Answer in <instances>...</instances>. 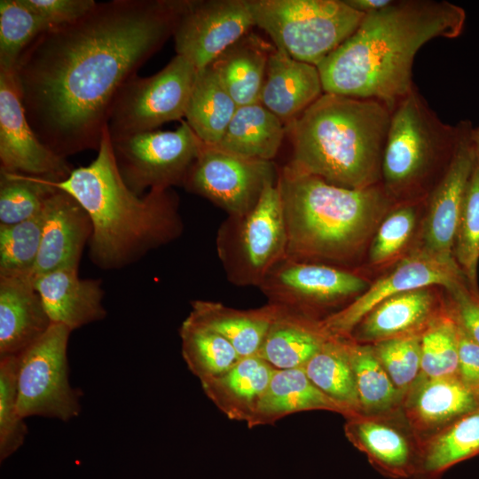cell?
Returning <instances> with one entry per match:
<instances>
[{
  "label": "cell",
  "instance_id": "1",
  "mask_svg": "<svg viewBox=\"0 0 479 479\" xmlns=\"http://www.w3.org/2000/svg\"><path fill=\"white\" fill-rule=\"evenodd\" d=\"M186 3H97L79 20L35 39L14 73L40 141L65 159L98 151L119 90L173 35Z\"/></svg>",
  "mask_w": 479,
  "mask_h": 479
},
{
  "label": "cell",
  "instance_id": "2",
  "mask_svg": "<svg viewBox=\"0 0 479 479\" xmlns=\"http://www.w3.org/2000/svg\"><path fill=\"white\" fill-rule=\"evenodd\" d=\"M465 21V10L448 1L394 0L365 15L317 66L324 93L375 99L393 109L414 87L418 51L434 38L458 37Z\"/></svg>",
  "mask_w": 479,
  "mask_h": 479
},
{
  "label": "cell",
  "instance_id": "3",
  "mask_svg": "<svg viewBox=\"0 0 479 479\" xmlns=\"http://www.w3.org/2000/svg\"><path fill=\"white\" fill-rule=\"evenodd\" d=\"M51 184L72 195L89 215L90 256L101 269L131 264L183 233L179 200L172 188L137 195L127 186L106 126L94 161Z\"/></svg>",
  "mask_w": 479,
  "mask_h": 479
},
{
  "label": "cell",
  "instance_id": "4",
  "mask_svg": "<svg viewBox=\"0 0 479 479\" xmlns=\"http://www.w3.org/2000/svg\"><path fill=\"white\" fill-rule=\"evenodd\" d=\"M391 111L375 99L323 93L286 126L288 164L345 188L379 185Z\"/></svg>",
  "mask_w": 479,
  "mask_h": 479
},
{
  "label": "cell",
  "instance_id": "5",
  "mask_svg": "<svg viewBox=\"0 0 479 479\" xmlns=\"http://www.w3.org/2000/svg\"><path fill=\"white\" fill-rule=\"evenodd\" d=\"M287 257L340 264L352 260L381 223L390 198L381 185L350 189L297 170L279 169Z\"/></svg>",
  "mask_w": 479,
  "mask_h": 479
},
{
  "label": "cell",
  "instance_id": "6",
  "mask_svg": "<svg viewBox=\"0 0 479 479\" xmlns=\"http://www.w3.org/2000/svg\"><path fill=\"white\" fill-rule=\"evenodd\" d=\"M459 135V123L444 122L414 86L391 111L381 167L388 196L420 190L438 165L447 168Z\"/></svg>",
  "mask_w": 479,
  "mask_h": 479
},
{
  "label": "cell",
  "instance_id": "7",
  "mask_svg": "<svg viewBox=\"0 0 479 479\" xmlns=\"http://www.w3.org/2000/svg\"><path fill=\"white\" fill-rule=\"evenodd\" d=\"M255 26L275 48L318 66L357 28L364 14L344 0H250Z\"/></svg>",
  "mask_w": 479,
  "mask_h": 479
},
{
  "label": "cell",
  "instance_id": "8",
  "mask_svg": "<svg viewBox=\"0 0 479 479\" xmlns=\"http://www.w3.org/2000/svg\"><path fill=\"white\" fill-rule=\"evenodd\" d=\"M216 252L233 285L258 287L287 257V231L278 181L269 183L247 213L228 217L217 230Z\"/></svg>",
  "mask_w": 479,
  "mask_h": 479
},
{
  "label": "cell",
  "instance_id": "9",
  "mask_svg": "<svg viewBox=\"0 0 479 479\" xmlns=\"http://www.w3.org/2000/svg\"><path fill=\"white\" fill-rule=\"evenodd\" d=\"M196 75L197 68L189 59L176 55L158 73L130 78L119 90L108 114L111 139L154 130L185 117Z\"/></svg>",
  "mask_w": 479,
  "mask_h": 479
},
{
  "label": "cell",
  "instance_id": "10",
  "mask_svg": "<svg viewBox=\"0 0 479 479\" xmlns=\"http://www.w3.org/2000/svg\"><path fill=\"white\" fill-rule=\"evenodd\" d=\"M71 330L52 324L18 355L17 408L23 418L41 416L68 421L79 415L81 392L69 382L67 344Z\"/></svg>",
  "mask_w": 479,
  "mask_h": 479
},
{
  "label": "cell",
  "instance_id": "11",
  "mask_svg": "<svg viewBox=\"0 0 479 479\" xmlns=\"http://www.w3.org/2000/svg\"><path fill=\"white\" fill-rule=\"evenodd\" d=\"M111 141L121 176L137 195L183 185L204 145L186 121L174 130H154Z\"/></svg>",
  "mask_w": 479,
  "mask_h": 479
},
{
  "label": "cell",
  "instance_id": "12",
  "mask_svg": "<svg viewBox=\"0 0 479 479\" xmlns=\"http://www.w3.org/2000/svg\"><path fill=\"white\" fill-rule=\"evenodd\" d=\"M273 161L232 154L204 144L183 186L222 208L230 216L250 211L265 186L279 178Z\"/></svg>",
  "mask_w": 479,
  "mask_h": 479
},
{
  "label": "cell",
  "instance_id": "13",
  "mask_svg": "<svg viewBox=\"0 0 479 479\" xmlns=\"http://www.w3.org/2000/svg\"><path fill=\"white\" fill-rule=\"evenodd\" d=\"M258 288L268 302L313 318L311 313L317 309L358 296L367 283L335 265L285 257L270 270Z\"/></svg>",
  "mask_w": 479,
  "mask_h": 479
},
{
  "label": "cell",
  "instance_id": "14",
  "mask_svg": "<svg viewBox=\"0 0 479 479\" xmlns=\"http://www.w3.org/2000/svg\"><path fill=\"white\" fill-rule=\"evenodd\" d=\"M253 27L250 0H187L173 32L175 50L199 70Z\"/></svg>",
  "mask_w": 479,
  "mask_h": 479
},
{
  "label": "cell",
  "instance_id": "15",
  "mask_svg": "<svg viewBox=\"0 0 479 479\" xmlns=\"http://www.w3.org/2000/svg\"><path fill=\"white\" fill-rule=\"evenodd\" d=\"M467 279L455 261H445L419 249L400 261L343 309L322 318L321 325L330 336L349 338L358 322L389 297L436 285L449 291Z\"/></svg>",
  "mask_w": 479,
  "mask_h": 479
},
{
  "label": "cell",
  "instance_id": "16",
  "mask_svg": "<svg viewBox=\"0 0 479 479\" xmlns=\"http://www.w3.org/2000/svg\"><path fill=\"white\" fill-rule=\"evenodd\" d=\"M74 168L33 131L18 90L15 73L0 70V171L65 180Z\"/></svg>",
  "mask_w": 479,
  "mask_h": 479
},
{
  "label": "cell",
  "instance_id": "17",
  "mask_svg": "<svg viewBox=\"0 0 479 479\" xmlns=\"http://www.w3.org/2000/svg\"><path fill=\"white\" fill-rule=\"evenodd\" d=\"M459 126V135L454 154L429 194L420 248L445 261H455L453 250L458 224L467 185L477 157L471 138L473 126L468 121H461Z\"/></svg>",
  "mask_w": 479,
  "mask_h": 479
},
{
  "label": "cell",
  "instance_id": "18",
  "mask_svg": "<svg viewBox=\"0 0 479 479\" xmlns=\"http://www.w3.org/2000/svg\"><path fill=\"white\" fill-rule=\"evenodd\" d=\"M356 415L347 418L349 441L365 454L373 467L395 479L413 477L420 467V445L403 417Z\"/></svg>",
  "mask_w": 479,
  "mask_h": 479
},
{
  "label": "cell",
  "instance_id": "19",
  "mask_svg": "<svg viewBox=\"0 0 479 479\" xmlns=\"http://www.w3.org/2000/svg\"><path fill=\"white\" fill-rule=\"evenodd\" d=\"M479 407V392L456 376L419 378L405 395L401 415L418 443Z\"/></svg>",
  "mask_w": 479,
  "mask_h": 479
},
{
  "label": "cell",
  "instance_id": "20",
  "mask_svg": "<svg viewBox=\"0 0 479 479\" xmlns=\"http://www.w3.org/2000/svg\"><path fill=\"white\" fill-rule=\"evenodd\" d=\"M92 233L90 218L69 193L57 188L44 205V222L34 277L77 267Z\"/></svg>",
  "mask_w": 479,
  "mask_h": 479
},
{
  "label": "cell",
  "instance_id": "21",
  "mask_svg": "<svg viewBox=\"0 0 479 479\" xmlns=\"http://www.w3.org/2000/svg\"><path fill=\"white\" fill-rule=\"evenodd\" d=\"M31 273L0 274V358L18 356L52 325Z\"/></svg>",
  "mask_w": 479,
  "mask_h": 479
},
{
  "label": "cell",
  "instance_id": "22",
  "mask_svg": "<svg viewBox=\"0 0 479 479\" xmlns=\"http://www.w3.org/2000/svg\"><path fill=\"white\" fill-rule=\"evenodd\" d=\"M35 287L52 324L71 331L103 319L104 291L98 279H80L77 267H65L35 277Z\"/></svg>",
  "mask_w": 479,
  "mask_h": 479
},
{
  "label": "cell",
  "instance_id": "23",
  "mask_svg": "<svg viewBox=\"0 0 479 479\" xmlns=\"http://www.w3.org/2000/svg\"><path fill=\"white\" fill-rule=\"evenodd\" d=\"M324 93L316 66L274 48L270 54L258 102L287 126Z\"/></svg>",
  "mask_w": 479,
  "mask_h": 479
},
{
  "label": "cell",
  "instance_id": "24",
  "mask_svg": "<svg viewBox=\"0 0 479 479\" xmlns=\"http://www.w3.org/2000/svg\"><path fill=\"white\" fill-rule=\"evenodd\" d=\"M442 306L429 287L404 292L373 307L349 338L362 344L420 334Z\"/></svg>",
  "mask_w": 479,
  "mask_h": 479
},
{
  "label": "cell",
  "instance_id": "25",
  "mask_svg": "<svg viewBox=\"0 0 479 479\" xmlns=\"http://www.w3.org/2000/svg\"><path fill=\"white\" fill-rule=\"evenodd\" d=\"M274 370L267 361L255 355L241 357L224 373L200 383L207 397L227 418L247 422Z\"/></svg>",
  "mask_w": 479,
  "mask_h": 479
},
{
  "label": "cell",
  "instance_id": "26",
  "mask_svg": "<svg viewBox=\"0 0 479 479\" xmlns=\"http://www.w3.org/2000/svg\"><path fill=\"white\" fill-rule=\"evenodd\" d=\"M320 320L279 306L256 355L275 369L302 368L330 337Z\"/></svg>",
  "mask_w": 479,
  "mask_h": 479
},
{
  "label": "cell",
  "instance_id": "27",
  "mask_svg": "<svg viewBox=\"0 0 479 479\" xmlns=\"http://www.w3.org/2000/svg\"><path fill=\"white\" fill-rule=\"evenodd\" d=\"M274 48L250 31L209 65L238 106L258 102L268 59Z\"/></svg>",
  "mask_w": 479,
  "mask_h": 479
},
{
  "label": "cell",
  "instance_id": "28",
  "mask_svg": "<svg viewBox=\"0 0 479 479\" xmlns=\"http://www.w3.org/2000/svg\"><path fill=\"white\" fill-rule=\"evenodd\" d=\"M313 410L330 411L346 416L338 404L310 381L302 368L275 369L247 425L248 428L270 425L287 415Z\"/></svg>",
  "mask_w": 479,
  "mask_h": 479
},
{
  "label": "cell",
  "instance_id": "29",
  "mask_svg": "<svg viewBox=\"0 0 479 479\" xmlns=\"http://www.w3.org/2000/svg\"><path fill=\"white\" fill-rule=\"evenodd\" d=\"M188 316L224 336L241 357L255 356L279 306L268 302L251 310H238L221 302L195 300Z\"/></svg>",
  "mask_w": 479,
  "mask_h": 479
},
{
  "label": "cell",
  "instance_id": "30",
  "mask_svg": "<svg viewBox=\"0 0 479 479\" xmlns=\"http://www.w3.org/2000/svg\"><path fill=\"white\" fill-rule=\"evenodd\" d=\"M286 132V125L279 117L260 102H255L238 106L215 147L245 158L272 161Z\"/></svg>",
  "mask_w": 479,
  "mask_h": 479
},
{
  "label": "cell",
  "instance_id": "31",
  "mask_svg": "<svg viewBox=\"0 0 479 479\" xmlns=\"http://www.w3.org/2000/svg\"><path fill=\"white\" fill-rule=\"evenodd\" d=\"M238 106L209 66L197 70L185 119L205 145L220 142Z\"/></svg>",
  "mask_w": 479,
  "mask_h": 479
},
{
  "label": "cell",
  "instance_id": "32",
  "mask_svg": "<svg viewBox=\"0 0 479 479\" xmlns=\"http://www.w3.org/2000/svg\"><path fill=\"white\" fill-rule=\"evenodd\" d=\"M348 341L330 336L302 367L310 381L345 411L346 419L361 415Z\"/></svg>",
  "mask_w": 479,
  "mask_h": 479
},
{
  "label": "cell",
  "instance_id": "33",
  "mask_svg": "<svg viewBox=\"0 0 479 479\" xmlns=\"http://www.w3.org/2000/svg\"><path fill=\"white\" fill-rule=\"evenodd\" d=\"M417 475L438 479L451 467L479 455V407L420 444Z\"/></svg>",
  "mask_w": 479,
  "mask_h": 479
},
{
  "label": "cell",
  "instance_id": "34",
  "mask_svg": "<svg viewBox=\"0 0 479 479\" xmlns=\"http://www.w3.org/2000/svg\"><path fill=\"white\" fill-rule=\"evenodd\" d=\"M361 415L394 416L401 412L404 396L376 357L371 344L348 341Z\"/></svg>",
  "mask_w": 479,
  "mask_h": 479
},
{
  "label": "cell",
  "instance_id": "35",
  "mask_svg": "<svg viewBox=\"0 0 479 479\" xmlns=\"http://www.w3.org/2000/svg\"><path fill=\"white\" fill-rule=\"evenodd\" d=\"M179 335L183 358L200 382L224 373L241 358L224 336L190 316L183 321Z\"/></svg>",
  "mask_w": 479,
  "mask_h": 479
},
{
  "label": "cell",
  "instance_id": "36",
  "mask_svg": "<svg viewBox=\"0 0 479 479\" xmlns=\"http://www.w3.org/2000/svg\"><path fill=\"white\" fill-rule=\"evenodd\" d=\"M420 375L430 379L458 376L459 327L446 305L420 335Z\"/></svg>",
  "mask_w": 479,
  "mask_h": 479
},
{
  "label": "cell",
  "instance_id": "37",
  "mask_svg": "<svg viewBox=\"0 0 479 479\" xmlns=\"http://www.w3.org/2000/svg\"><path fill=\"white\" fill-rule=\"evenodd\" d=\"M56 190L51 180L0 171V225H11L33 217Z\"/></svg>",
  "mask_w": 479,
  "mask_h": 479
},
{
  "label": "cell",
  "instance_id": "38",
  "mask_svg": "<svg viewBox=\"0 0 479 479\" xmlns=\"http://www.w3.org/2000/svg\"><path fill=\"white\" fill-rule=\"evenodd\" d=\"M48 29L46 23L21 0H1L0 70L14 72L24 51Z\"/></svg>",
  "mask_w": 479,
  "mask_h": 479
},
{
  "label": "cell",
  "instance_id": "39",
  "mask_svg": "<svg viewBox=\"0 0 479 479\" xmlns=\"http://www.w3.org/2000/svg\"><path fill=\"white\" fill-rule=\"evenodd\" d=\"M43 222L44 207L29 219L0 225V274H33Z\"/></svg>",
  "mask_w": 479,
  "mask_h": 479
},
{
  "label": "cell",
  "instance_id": "40",
  "mask_svg": "<svg viewBox=\"0 0 479 479\" xmlns=\"http://www.w3.org/2000/svg\"><path fill=\"white\" fill-rule=\"evenodd\" d=\"M453 254L467 281L473 288L475 287L479 262L478 153L465 192Z\"/></svg>",
  "mask_w": 479,
  "mask_h": 479
},
{
  "label": "cell",
  "instance_id": "41",
  "mask_svg": "<svg viewBox=\"0 0 479 479\" xmlns=\"http://www.w3.org/2000/svg\"><path fill=\"white\" fill-rule=\"evenodd\" d=\"M18 356L0 358V460L23 444L27 428L17 408Z\"/></svg>",
  "mask_w": 479,
  "mask_h": 479
},
{
  "label": "cell",
  "instance_id": "42",
  "mask_svg": "<svg viewBox=\"0 0 479 479\" xmlns=\"http://www.w3.org/2000/svg\"><path fill=\"white\" fill-rule=\"evenodd\" d=\"M420 335L401 336L371 344L379 362L404 398L420 375Z\"/></svg>",
  "mask_w": 479,
  "mask_h": 479
},
{
  "label": "cell",
  "instance_id": "43",
  "mask_svg": "<svg viewBox=\"0 0 479 479\" xmlns=\"http://www.w3.org/2000/svg\"><path fill=\"white\" fill-rule=\"evenodd\" d=\"M416 209L403 205L393 209L379 224L372 240L369 258L373 264H381L395 257L407 244L415 226Z\"/></svg>",
  "mask_w": 479,
  "mask_h": 479
},
{
  "label": "cell",
  "instance_id": "44",
  "mask_svg": "<svg viewBox=\"0 0 479 479\" xmlns=\"http://www.w3.org/2000/svg\"><path fill=\"white\" fill-rule=\"evenodd\" d=\"M49 27L54 28L72 23L88 13L94 0H21Z\"/></svg>",
  "mask_w": 479,
  "mask_h": 479
},
{
  "label": "cell",
  "instance_id": "45",
  "mask_svg": "<svg viewBox=\"0 0 479 479\" xmlns=\"http://www.w3.org/2000/svg\"><path fill=\"white\" fill-rule=\"evenodd\" d=\"M448 292V310L458 326L479 344V294L474 288H467L465 281Z\"/></svg>",
  "mask_w": 479,
  "mask_h": 479
},
{
  "label": "cell",
  "instance_id": "46",
  "mask_svg": "<svg viewBox=\"0 0 479 479\" xmlns=\"http://www.w3.org/2000/svg\"><path fill=\"white\" fill-rule=\"evenodd\" d=\"M458 377L468 388L479 392V344L459 327Z\"/></svg>",
  "mask_w": 479,
  "mask_h": 479
},
{
  "label": "cell",
  "instance_id": "47",
  "mask_svg": "<svg viewBox=\"0 0 479 479\" xmlns=\"http://www.w3.org/2000/svg\"><path fill=\"white\" fill-rule=\"evenodd\" d=\"M351 8L364 15L379 12L393 4L394 0H344Z\"/></svg>",
  "mask_w": 479,
  "mask_h": 479
},
{
  "label": "cell",
  "instance_id": "48",
  "mask_svg": "<svg viewBox=\"0 0 479 479\" xmlns=\"http://www.w3.org/2000/svg\"><path fill=\"white\" fill-rule=\"evenodd\" d=\"M471 138H472L473 145L477 153L479 154V125L476 126L475 128L473 127L472 131H471Z\"/></svg>",
  "mask_w": 479,
  "mask_h": 479
},
{
  "label": "cell",
  "instance_id": "49",
  "mask_svg": "<svg viewBox=\"0 0 479 479\" xmlns=\"http://www.w3.org/2000/svg\"><path fill=\"white\" fill-rule=\"evenodd\" d=\"M412 478V479H436V478H432V477H428V476L421 475H416Z\"/></svg>",
  "mask_w": 479,
  "mask_h": 479
}]
</instances>
